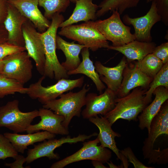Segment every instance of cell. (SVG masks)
Returning a JSON list of instances; mask_svg holds the SVG:
<instances>
[{
    "label": "cell",
    "mask_w": 168,
    "mask_h": 168,
    "mask_svg": "<svg viewBox=\"0 0 168 168\" xmlns=\"http://www.w3.org/2000/svg\"><path fill=\"white\" fill-rule=\"evenodd\" d=\"M153 94L155 97L149 105H147L138 116V127L141 130L147 128L148 132L152 120L160 109L163 104L168 99V89L162 86L157 88Z\"/></svg>",
    "instance_id": "21"
},
{
    "label": "cell",
    "mask_w": 168,
    "mask_h": 168,
    "mask_svg": "<svg viewBox=\"0 0 168 168\" xmlns=\"http://www.w3.org/2000/svg\"><path fill=\"white\" fill-rule=\"evenodd\" d=\"M162 134L168 135V100L163 104L151 121L148 137L143 142L142 150L144 159H148L154 150L156 140Z\"/></svg>",
    "instance_id": "14"
},
{
    "label": "cell",
    "mask_w": 168,
    "mask_h": 168,
    "mask_svg": "<svg viewBox=\"0 0 168 168\" xmlns=\"http://www.w3.org/2000/svg\"><path fill=\"white\" fill-rule=\"evenodd\" d=\"M36 30L28 19L22 27L26 50L29 57L34 61L38 72L43 76L45 62V54L41 33Z\"/></svg>",
    "instance_id": "11"
},
{
    "label": "cell",
    "mask_w": 168,
    "mask_h": 168,
    "mask_svg": "<svg viewBox=\"0 0 168 168\" xmlns=\"http://www.w3.org/2000/svg\"><path fill=\"white\" fill-rule=\"evenodd\" d=\"M27 89L23 84L0 73V98L16 93L26 94Z\"/></svg>",
    "instance_id": "30"
},
{
    "label": "cell",
    "mask_w": 168,
    "mask_h": 168,
    "mask_svg": "<svg viewBox=\"0 0 168 168\" xmlns=\"http://www.w3.org/2000/svg\"><path fill=\"white\" fill-rule=\"evenodd\" d=\"M120 152L128 160V161L133 164L135 168H153L147 167L140 162L136 157L132 149L129 147L120 150Z\"/></svg>",
    "instance_id": "36"
},
{
    "label": "cell",
    "mask_w": 168,
    "mask_h": 168,
    "mask_svg": "<svg viewBox=\"0 0 168 168\" xmlns=\"http://www.w3.org/2000/svg\"><path fill=\"white\" fill-rule=\"evenodd\" d=\"M5 59L1 73L23 85L31 80L33 66L27 52L13 54L6 57Z\"/></svg>",
    "instance_id": "9"
},
{
    "label": "cell",
    "mask_w": 168,
    "mask_h": 168,
    "mask_svg": "<svg viewBox=\"0 0 168 168\" xmlns=\"http://www.w3.org/2000/svg\"><path fill=\"white\" fill-rule=\"evenodd\" d=\"M15 161L11 163H6L5 165L11 168H24L23 165L26 162V158L22 155H18Z\"/></svg>",
    "instance_id": "39"
},
{
    "label": "cell",
    "mask_w": 168,
    "mask_h": 168,
    "mask_svg": "<svg viewBox=\"0 0 168 168\" xmlns=\"http://www.w3.org/2000/svg\"><path fill=\"white\" fill-rule=\"evenodd\" d=\"M127 61L124 56L115 66L109 67L104 66L100 61L95 63V69L100 76V79L107 86V88L116 94L121 85L124 69Z\"/></svg>",
    "instance_id": "19"
},
{
    "label": "cell",
    "mask_w": 168,
    "mask_h": 168,
    "mask_svg": "<svg viewBox=\"0 0 168 168\" xmlns=\"http://www.w3.org/2000/svg\"><path fill=\"white\" fill-rule=\"evenodd\" d=\"M69 0L70 1V2H72L73 3H75L77 1V0Z\"/></svg>",
    "instance_id": "43"
},
{
    "label": "cell",
    "mask_w": 168,
    "mask_h": 168,
    "mask_svg": "<svg viewBox=\"0 0 168 168\" xmlns=\"http://www.w3.org/2000/svg\"><path fill=\"white\" fill-rule=\"evenodd\" d=\"M147 3L154 2L161 21L166 26L168 25V0H146Z\"/></svg>",
    "instance_id": "35"
},
{
    "label": "cell",
    "mask_w": 168,
    "mask_h": 168,
    "mask_svg": "<svg viewBox=\"0 0 168 168\" xmlns=\"http://www.w3.org/2000/svg\"><path fill=\"white\" fill-rule=\"evenodd\" d=\"M56 48L61 50L64 54L66 59L61 65L68 72L76 68L81 63L79 57L82 49L86 47L85 45L72 42H68L58 35H57Z\"/></svg>",
    "instance_id": "25"
},
{
    "label": "cell",
    "mask_w": 168,
    "mask_h": 168,
    "mask_svg": "<svg viewBox=\"0 0 168 168\" xmlns=\"http://www.w3.org/2000/svg\"><path fill=\"white\" fill-rule=\"evenodd\" d=\"M39 111V115L41 120L34 125L30 124L27 128L28 133H32L39 132L40 130L47 131L55 134L68 135L69 133L68 129L62 124L64 118L53 112L49 109L41 108Z\"/></svg>",
    "instance_id": "16"
},
{
    "label": "cell",
    "mask_w": 168,
    "mask_h": 168,
    "mask_svg": "<svg viewBox=\"0 0 168 168\" xmlns=\"http://www.w3.org/2000/svg\"><path fill=\"white\" fill-rule=\"evenodd\" d=\"M5 58L3 60H0V73L2 71L3 66L5 62Z\"/></svg>",
    "instance_id": "42"
},
{
    "label": "cell",
    "mask_w": 168,
    "mask_h": 168,
    "mask_svg": "<svg viewBox=\"0 0 168 168\" xmlns=\"http://www.w3.org/2000/svg\"><path fill=\"white\" fill-rule=\"evenodd\" d=\"M160 59L163 64L168 62V42L161 44L156 46L152 53Z\"/></svg>",
    "instance_id": "37"
},
{
    "label": "cell",
    "mask_w": 168,
    "mask_h": 168,
    "mask_svg": "<svg viewBox=\"0 0 168 168\" xmlns=\"http://www.w3.org/2000/svg\"><path fill=\"white\" fill-rule=\"evenodd\" d=\"M91 163L95 168H108L103 164L101 161L97 160H91Z\"/></svg>",
    "instance_id": "40"
},
{
    "label": "cell",
    "mask_w": 168,
    "mask_h": 168,
    "mask_svg": "<svg viewBox=\"0 0 168 168\" xmlns=\"http://www.w3.org/2000/svg\"><path fill=\"white\" fill-rule=\"evenodd\" d=\"M147 89L138 87L125 96L117 97L114 108L104 116L112 125L119 119L137 120V117L147 105L145 99V93Z\"/></svg>",
    "instance_id": "2"
},
{
    "label": "cell",
    "mask_w": 168,
    "mask_h": 168,
    "mask_svg": "<svg viewBox=\"0 0 168 168\" xmlns=\"http://www.w3.org/2000/svg\"><path fill=\"white\" fill-rule=\"evenodd\" d=\"M26 50L24 47L17 46L6 42L0 44V60L13 54Z\"/></svg>",
    "instance_id": "34"
},
{
    "label": "cell",
    "mask_w": 168,
    "mask_h": 168,
    "mask_svg": "<svg viewBox=\"0 0 168 168\" xmlns=\"http://www.w3.org/2000/svg\"><path fill=\"white\" fill-rule=\"evenodd\" d=\"M109 166V167L110 168H121V166H117L114 164L112 162L110 161V162L108 161L106 162Z\"/></svg>",
    "instance_id": "41"
},
{
    "label": "cell",
    "mask_w": 168,
    "mask_h": 168,
    "mask_svg": "<svg viewBox=\"0 0 168 168\" xmlns=\"http://www.w3.org/2000/svg\"><path fill=\"white\" fill-rule=\"evenodd\" d=\"M3 135L8 139L18 152L21 153H24L28 146L46 139L54 138L56 136L55 134L46 131L27 134L5 133Z\"/></svg>",
    "instance_id": "23"
},
{
    "label": "cell",
    "mask_w": 168,
    "mask_h": 168,
    "mask_svg": "<svg viewBox=\"0 0 168 168\" xmlns=\"http://www.w3.org/2000/svg\"><path fill=\"white\" fill-rule=\"evenodd\" d=\"M89 48H83L81 50L82 60L75 69L67 72L68 75L83 74L90 78L94 83L96 89L100 94L102 93L106 87L100 79V76L96 71L95 66L90 58Z\"/></svg>",
    "instance_id": "26"
},
{
    "label": "cell",
    "mask_w": 168,
    "mask_h": 168,
    "mask_svg": "<svg viewBox=\"0 0 168 168\" xmlns=\"http://www.w3.org/2000/svg\"><path fill=\"white\" fill-rule=\"evenodd\" d=\"M160 86L168 89V62L164 64L161 70L153 78L149 85V88L145 93L144 99L147 105L152 101L154 91Z\"/></svg>",
    "instance_id": "29"
},
{
    "label": "cell",
    "mask_w": 168,
    "mask_h": 168,
    "mask_svg": "<svg viewBox=\"0 0 168 168\" xmlns=\"http://www.w3.org/2000/svg\"><path fill=\"white\" fill-rule=\"evenodd\" d=\"M7 2L30 20L41 33L45 31L49 27L51 22L38 7V0H7Z\"/></svg>",
    "instance_id": "17"
},
{
    "label": "cell",
    "mask_w": 168,
    "mask_h": 168,
    "mask_svg": "<svg viewBox=\"0 0 168 168\" xmlns=\"http://www.w3.org/2000/svg\"><path fill=\"white\" fill-rule=\"evenodd\" d=\"M69 0H38L39 5L45 11L44 16L52 19L56 13L64 12L69 5Z\"/></svg>",
    "instance_id": "31"
},
{
    "label": "cell",
    "mask_w": 168,
    "mask_h": 168,
    "mask_svg": "<svg viewBox=\"0 0 168 168\" xmlns=\"http://www.w3.org/2000/svg\"><path fill=\"white\" fill-rule=\"evenodd\" d=\"M18 155V152L8 139L0 134V159L5 160L8 157L15 159Z\"/></svg>",
    "instance_id": "32"
},
{
    "label": "cell",
    "mask_w": 168,
    "mask_h": 168,
    "mask_svg": "<svg viewBox=\"0 0 168 168\" xmlns=\"http://www.w3.org/2000/svg\"><path fill=\"white\" fill-rule=\"evenodd\" d=\"M141 0H103L98 5L96 17H100L109 11H118L120 15L127 9L137 6Z\"/></svg>",
    "instance_id": "27"
},
{
    "label": "cell",
    "mask_w": 168,
    "mask_h": 168,
    "mask_svg": "<svg viewBox=\"0 0 168 168\" xmlns=\"http://www.w3.org/2000/svg\"><path fill=\"white\" fill-rule=\"evenodd\" d=\"M73 13L67 20L59 26L62 28L81 21L85 22L96 18V14L98 6L94 4L92 0H77Z\"/></svg>",
    "instance_id": "24"
},
{
    "label": "cell",
    "mask_w": 168,
    "mask_h": 168,
    "mask_svg": "<svg viewBox=\"0 0 168 168\" xmlns=\"http://www.w3.org/2000/svg\"><path fill=\"white\" fill-rule=\"evenodd\" d=\"M109 18L94 21L99 32L106 39L112 42L114 47L122 46L136 40L131 32V27L125 25L121 20L117 11L112 12Z\"/></svg>",
    "instance_id": "6"
},
{
    "label": "cell",
    "mask_w": 168,
    "mask_h": 168,
    "mask_svg": "<svg viewBox=\"0 0 168 168\" xmlns=\"http://www.w3.org/2000/svg\"><path fill=\"white\" fill-rule=\"evenodd\" d=\"M28 20L16 8L8 2L7 14L3 22L8 33L7 42L25 47L22 27Z\"/></svg>",
    "instance_id": "18"
},
{
    "label": "cell",
    "mask_w": 168,
    "mask_h": 168,
    "mask_svg": "<svg viewBox=\"0 0 168 168\" xmlns=\"http://www.w3.org/2000/svg\"><path fill=\"white\" fill-rule=\"evenodd\" d=\"M19 105V101L15 99L0 107V127L7 128L16 133L24 132L39 116L38 110L24 112L20 110Z\"/></svg>",
    "instance_id": "7"
},
{
    "label": "cell",
    "mask_w": 168,
    "mask_h": 168,
    "mask_svg": "<svg viewBox=\"0 0 168 168\" xmlns=\"http://www.w3.org/2000/svg\"><path fill=\"white\" fill-rule=\"evenodd\" d=\"M51 19L49 27L41 33L45 57L43 76L57 81L62 78L68 79L69 75L59 62L56 51L57 31L60 24L64 21V18L62 15L56 13Z\"/></svg>",
    "instance_id": "1"
},
{
    "label": "cell",
    "mask_w": 168,
    "mask_h": 168,
    "mask_svg": "<svg viewBox=\"0 0 168 168\" xmlns=\"http://www.w3.org/2000/svg\"><path fill=\"white\" fill-rule=\"evenodd\" d=\"M97 137L93 140L83 143L82 147L74 154L53 164L51 168H63L71 163L84 160H97L103 164L109 161L112 152L106 147L98 146Z\"/></svg>",
    "instance_id": "8"
},
{
    "label": "cell",
    "mask_w": 168,
    "mask_h": 168,
    "mask_svg": "<svg viewBox=\"0 0 168 168\" xmlns=\"http://www.w3.org/2000/svg\"><path fill=\"white\" fill-rule=\"evenodd\" d=\"M97 135V133L95 132L89 135L80 134L72 138L68 135L58 139L52 138L48 141L44 140L43 142L35 145L33 148L28 149L27 156L26 157V162L30 163L38 158L44 157L50 160H58L60 158L59 155L54 152L57 148L65 143L72 144L84 142L86 139Z\"/></svg>",
    "instance_id": "10"
},
{
    "label": "cell",
    "mask_w": 168,
    "mask_h": 168,
    "mask_svg": "<svg viewBox=\"0 0 168 168\" xmlns=\"http://www.w3.org/2000/svg\"><path fill=\"white\" fill-rule=\"evenodd\" d=\"M156 46V44L152 42H143L135 40L120 46L110 45L107 49L122 53L128 62H131L141 61L147 55L152 53Z\"/></svg>",
    "instance_id": "22"
},
{
    "label": "cell",
    "mask_w": 168,
    "mask_h": 168,
    "mask_svg": "<svg viewBox=\"0 0 168 168\" xmlns=\"http://www.w3.org/2000/svg\"><path fill=\"white\" fill-rule=\"evenodd\" d=\"M123 76L121 85L116 93L118 98L125 96L131 90L138 87L147 89L153 79L142 72L135 62L133 63L127 62Z\"/></svg>",
    "instance_id": "15"
},
{
    "label": "cell",
    "mask_w": 168,
    "mask_h": 168,
    "mask_svg": "<svg viewBox=\"0 0 168 168\" xmlns=\"http://www.w3.org/2000/svg\"><path fill=\"white\" fill-rule=\"evenodd\" d=\"M149 10L142 16L132 18L128 14L123 17V22L127 25H132L134 30L133 34L136 40L143 42H151L152 40L151 30L157 22L161 21L160 16L158 13L156 4L152 2Z\"/></svg>",
    "instance_id": "12"
},
{
    "label": "cell",
    "mask_w": 168,
    "mask_h": 168,
    "mask_svg": "<svg viewBox=\"0 0 168 168\" xmlns=\"http://www.w3.org/2000/svg\"><path fill=\"white\" fill-rule=\"evenodd\" d=\"M45 77L42 76L38 81L27 88L26 94L31 98L37 99L42 104L56 99L64 92L75 88L81 87L84 82V77L73 80L62 78L55 84L45 87L42 83Z\"/></svg>",
    "instance_id": "5"
},
{
    "label": "cell",
    "mask_w": 168,
    "mask_h": 168,
    "mask_svg": "<svg viewBox=\"0 0 168 168\" xmlns=\"http://www.w3.org/2000/svg\"><path fill=\"white\" fill-rule=\"evenodd\" d=\"M148 159V164H166L168 162V148L161 150L160 148L158 150L154 149Z\"/></svg>",
    "instance_id": "33"
},
{
    "label": "cell",
    "mask_w": 168,
    "mask_h": 168,
    "mask_svg": "<svg viewBox=\"0 0 168 168\" xmlns=\"http://www.w3.org/2000/svg\"><path fill=\"white\" fill-rule=\"evenodd\" d=\"M58 34L77 41L94 52L102 48L107 49L110 46L109 42L98 30L93 21L61 28Z\"/></svg>",
    "instance_id": "4"
},
{
    "label": "cell",
    "mask_w": 168,
    "mask_h": 168,
    "mask_svg": "<svg viewBox=\"0 0 168 168\" xmlns=\"http://www.w3.org/2000/svg\"><path fill=\"white\" fill-rule=\"evenodd\" d=\"M138 68L143 73L153 78L164 64L152 53L145 56L140 61L135 62Z\"/></svg>",
    "instance_id": "28"
},
{
    "label": "cell",
    "mask_w": 168,
    "mask_h": 168,
    "mask_svg": "<svg viewBox=\"0 0 168 168\" xmlns=\"http://www.w3.org/2000/svg\"><path fill=\"white\" fill-rule=\"evenodd\" d=\"M90 89L85 84L78 92L70 91L63 94L59 96V99L45 103L43 107L53 110L55 114L63 116L64 119L62 124L68 129L72 118L74 116L80 117L82 108L85 105L86 93Z\"/></svg>",
    "instance_id": "3"
},
{
    "label": "cell",
    "mask_w": 168,
    "mask_h": 168,
    "mask_svg": "<svg viewBox=\"0 0 168 168\" xmlns=\"http://www.w3.org/2000/svg\"><path fill=\"white\" fill-rule=\"evenodd\" d=\"M89 120L96 125L99 128V133L97 138L100 143V146L108 148L116 154L118 159L120 160V150L116 145L115 138L119 137L121 135L114 131L108 120L104 116L98 115L89 118Z\"/></svg>",
    "instance_id": "20"
},
{
    "label": "cell",
    "mask_w": 168,
    "mask_h": 168,
    "mask_svg": "<svg viewBox=\"0 0 168 168\" xmlns=\"http://www.w3.org/2000/svg\"><path fill=\"white\" fill-rule=\"evenodd\" d=\"M7 0H0V23H3L7 14Z\"/></svg>",
    "instance_id": "38"
},
{
    "label": "cell",
    "mask_w": 168,
    "mask_h": 168,
    "mask_svg": "<svg viewBox=\"0 0 168 168\" xmlns=\"http://www.w3.org/2000/svg\"><path fill=\"white\" fill-rule=\"evenodd\" d=\"M117 98L116 93L108 88L99 95L94 93H88L86 96V107L81 113L83 118L105 115L114 108Z\"/></svg>",
    "instance_id": "13"
}]
</instances>
